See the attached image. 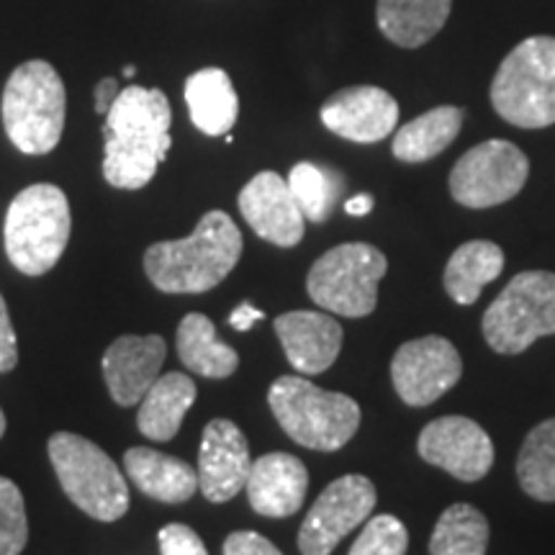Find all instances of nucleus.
Masks as SVG:
<instances>
[{"label": "nucleus", "mask_w": 555, "mask_h": 555, "mask_svg": "<svg viewBox=\"0 0 555 555\" xmlns=\"http://www.w3.org/2000/svg\"><path fill=\"white\" fill-rule=\"evenodd\" d=\"M172 108L159 88L129 86L119 93L103 124V178L121 191H139L168 159Z\"/></svg>", "instance_id": "1"}, {"label": "nucleus", "mask_w": 555, "mask_h": 555, "mask_svg": "<svg viewBox=\"0 0 555 555\" xmlns=\"http://www.w3.org/2000/svg\"><path fill=\"white\" fill-rule=\"evenodd\" d=\"M242 258V232L227 211H206L191 237L155 242L144 253V273L163 294H206Z\"/></svg>", "instance_id": "2"}, {"label": "nucleus", "mask_w": 555, "mask_h": 555, "mask_svg": "<svg viewBox=\"0 0 555 555\" xmlns=\"http://www.w3.org/2000/svg\"><path fill=\"white\" fill-rule=\"evenodd\" d=\"M67 93L47 60H29L11 73L0 114L11 144L24 155H50L65 131Z\"/></svg>", "instance_id": "3"}, {"label": "nucleus", "mask_w": 555, "mask_h": 555, "mask_svg": "<svg viewBox=\"0 0 555 555\" xmlns=\"http://www.w3.org/2000/svg\"><path fill=\"white\" fill-rule=\"evenodd\" d=\"M270 412L296 446L335 453L352 440L360 427L356 399L324 391L301 376H281L268 391Z\"/></svg>", "instance_id": "4"}, {"label": "nucleus", "mask_w": 555, "mask_h": 555, "mask_svg": "<svg viewBox=\"0 0 555 555\" xmlns=\"http://www.w3.org/2000/svg\"><path fill=\"white\" fill-rule=\"evenodd\" d=\"M73 214L60 185L34 183L11 201L3 224L5 255L24 275H44L65 253Z\"/></svg>", "instance_id": "5"}, {"label": "nucleus", "mask_w": 555, "mask_h": 555, "mask_svg": "<svg viewBox=\"0 0 555 555\" xmlns=\"http://www.w3.org/2000/svg\"><path fill=\"white\" fill-rule=\"evenodd\" d=\"M491 106L519 129L555 124V37H530L506 54L491 80Z\"/></svg>", "instance_id": "6"}, {"label": "nucleus", "mask_w": 555, "mask_h": 555, "mask_svg": "<svg viewBox=\"0 0 555 555\" xmlns=\"http://www.w3.org/2000/svg\"><path fill=\"white\" fill-rule=\"evenodd\" d=\"M50 461L62 491L99 522H116L129 512V486L106 450L75 433L50 437Z\"/></svg>", "instance_id": "7"}, {"label": "nucleus", "mask_w": 555, "mask_h": 555, "mask_svg": "<svg viewBox=\"0 0 555 555\" xmlns=\"http://www.w3.org/2000/svg\"><path fill=\"white\" fill-rule=\"evenodd\" d=\"M481 330L491 350L502 356H519L535 339L555 335V273H517L486 309Z\"/></svg>", "instance_id": "8"}, {"label": "nucleus", "mask_w": 555, "mask_h": 555, "mask_svg": "<svg viewBox=\"0 0 555 555\" xmlns=\"http://www.w3.org/2000/svg\"><path fill=\"white\" fill-rule=\"evenodd\" d=\"M388 270L386 255L365 242H347L324 253L307 275L311 301L330 314L360 319L373 314L378 283Z\"/></svg>", "instance_id": "9"}, {"label": "nucleus", "mask_w": 555, "mask_h": 555, "mask_svg": "<svg viewBox=\"0 0 555 555\" xmlns=\"http://www.w3.org/2000/svg\"><path fill=\"white\" fill-rule=\"evenodd\" d=\"M530 159L506 139L476 144L450 170V196L466 208L506 204L525 189Z\"/></svg>", "instance_id": "10"}, {"label": "nucleus", "mask_w": 555, "mask_h": 555, "mask_svg": "<svg viewBox=\"0 0 555 555\" xmlns=\"http://www.w3.org/2000/svg\"><path fill=\"white\" fill-rule=\"evenodd\" d=\"M376 502V486L371 478L360 474L335 478L304 519L298 530V551L301 555H332L356 527L371 519Z\"/></svg>", "instance_id": "11"}, {"label": "nucleus", "mask_w": 555, "mask_h": 555, "mask_svg": "<svg viewBox=\"0 0 555 555\" xmlns=\"http://www.w3.org/2000/svg\"><path fill=\"white\" fill-rule=\"evenodd\" d=\"M463 376L455 345L440 335L409 339L391 360V380L409 406H429Z\"/></svg>", "instance_id": "12"}, {"label": "nucleus", "mask_w": 555, "mask_h": 555, "mask_svg": "<svg viewBox=\"0 0 555 555\" xmlns=\"http://www.w3.org/2000/svg\"><path fill=\"white\" fill-rule=\"evenodd\" d=\"M422 461L442 468L457 481L476 483L494 466V442L478 422L448 414L429 422L416 442Z\"/></svg>", "instance_id": "13"}, {"label": "nucleus", "mask_w": 555, "mask_h": 555, "mask_svg": "<svg viewBox=\"0 0 555 555\" xmlns=\"http://www.w3.org/2000/svg\"><path fill=\"white\" fill-rule=\"evenodd\" d=\"M319 116L332 134L347 142L376 144L397 129L399 103L384 88L352 86L330 95Z\"/></svg>", "instance_id": "14"}, {"label": "nucleus", "mask_w": 555, "mask_h": 555, "mask_svg": "<svg viewBox=\"0 0 555 555\" xmlns=\"http://www.w3.org/2000/svg\"><path fill=\"white\" fill-rule=\"evenodd\" d=\"M249 457L247 437L229 420L208 422L198 448V489L208 502L224 504L247 486Z\"/></svg>", "instance_id": "15"}, {"label": "nucleus", "mask_w": 555, "mask_h": 555, "mask_svg": "<svg viewBox=\"0 0 555 555\" xmlns=\"http://www.w3.org/2000/svg\"><path fill=\"white\" fill-rule=\"evenodd\" d=\"M240 211L260 240L275 247H296L304 240L307 217L298 208L288 180L262 170L240 191Z\"/></svg>", "instance_id": "16"}, {"label": "nucleus", "mask_w": 555, "mask_h": 555, "mask_svg": "<svg viewBox=\"0 0 555 555\" xmlns=\"http://www.w3.org/2000/svg\"><path fill=\"white\" fill-rule=\"evenodd\" d=\"M168 345L159 335H121L103 356V378L111 399L119 406H134L144 399L152 384L163 376Z\"/></svg>", "instance_id": "17"}, {"label": "nucleus", "mask_w": 555, "mask_h": 555, "mask_svg": "<svg viewBox=\"0 0 555 555\" xmlns=\"http://www.w3.org/2000/svg\"><path fill=\"white\" fill-rule=\"evenodd\" d=\"M288 363L304 376L330 371L343 350V327L322 311H288L273 322Z\"/></svg>", "instance_id": "18"}, {"label": "nucleus", "mask_w": 555, "mask_h": 555, "mask_svg": "<svg viewBox=\"0 0 555 555\" xmlns=\"http://www.w3.org/2000/svg\"><path fill=\"white\" fill-rule=\"evenodd\" d=\"M247 499L262 517L296 515L309 491V470L291 453H266L253 461L247 476Z\"/></svg>", "instance_id": "19"}, {"label": "nucleus", "mask_w": 555, "mask_h": 555, "mask_svg": "<svg viewBox=\"0 0 555 555\" xmlns=\"http://www.w3.org/2000/svg\"><path fill=\"white\" fill-rule=\"evenodd\" d=\"M124 468L142 494L163 504H183L198 491V470L159 450L129 448L124 455Z\"/></svg>", "instance_id": "20"}, {"label": "nucleus", "mask_w": 555, "mask_h": 555, "mask_svg": "<svg viewBox=\"0 0 555 555\" xmlns=\"http://www.w3.org/2000/svg\"><path fill=\"white\" fill-rule=\"evenodd\" d=\"M183 99L193 127L206 137H224L237 124L240 95L227 69L204 67L193 73L183 86Z\"/></svg>", "instance_id": "21"}, {"label": "nucleus", "mask_w": 555, "mask_h": 555, "mask_svg": "<svg viewBox=\"0 0 555 555\" xmlns=\"http://www.w3.org/2000/svg\"><path fill=\"white\" fill-rule=\"evenodd\" d=\"M196 384L191 376L170 371L159 376L144 399L139 401L137 427L155 442H170L196 401Z\"/></svg>", "instance_id": "22"}, {"label": "nucleus", "mask_w": 555, "mask_h": 555, "mask_svg": "<svg viewBox=\"0 0 555 555\" xmlns=\"http://www.w3.org/2000/svg\"><path fill=\"white\" fill-rule=\"evenodd\" d=\"M453 0H378V29L401 50L433 41L448 24Z\"/></svg>", "instance_id": "23"}, {"label": "nucleus", "mask_w": 555, "mask_h": 555, "mask_svg": "<svg viewBox=\"0 0 555 555\" xmlns=\"http://www.w3.org/2000/svg\"><path fill=\"white\" fill-rule=\"evenodd\" d=\"M504 270V253L502 247L494 245L489 240H474L466 242L450 255L446 275L448 296L453 298L461 307H470L478 301L483 286H489L491 281H496Z\"/></svg>", "instance_id": "24"}, {"label": "nucleus", "mask_w": 555, "mask_h": 555, "mask_svg": "<svg viewBox=\"0 0 555 555\" xmlns=\"http://www.w3.org/2000/svg\"><path fill=\"white\" fill-rule=\"evenodd\" d=\"M178 358L191 373L204 378H229L240 367L234 347L217 339L214 322L206 314H185L178 324Z\"/></svg>", "instance_id": "25"}, {"label": "nucleus", "mask_w": 555, "mask_h": 555, "mask_svg": "<svg viewBox=\"0 0 555 555\" xmlns=\"http://www.w3.org/2000/svg\"><path fill=\"white\" fill-rule=\"evenodd\" d=\"M463 127V108L457 106H437L427 114L416 116L409 124H404L393 137L391 152L401 163L416 165L427 163L446 152L455 137L461 134Z\"/></svg>", "instance_id": "26"}, {"label": "nucleus", "mask_w": 555, "mask_h": 555, "mask_svg": "<svg viewBox=\"0 0 555 555\" xmlns=\"http://www.w3.org/2000/svg\"><path fill=\"white\" fill-rule=\"evenodd\" d=\"M489 519L470 504H453L437 519L429 555H486Z\"/></svg>", "instance_id": "27"}, {"label": "nucleus", "mask_w": 555, "mask_h": 555, "mask_svg": "<svg viewBox=\"0 0 555 555\" xmlns=\"http://www.w3.org/2000/svg\"><path fill=\"white\" fill-rule=\"evenodd\" d=\"M517 478L527 496L555 502V416L525 437L517 457Z\"/></svg>", "instance_id": "28"}, {"label": "nucleus", "mask_w": 555, "mask_h": 555, "mask_svg": "<svg viewBox=\"0 0 555 555\" xmlns=\"http://www.w3.org/2000/svg\"><path fill=\"white\" fill-rule=\"evenodd\" d=\"M288 189L294 193L304 217L314 221V224H324L332 217V208H335L339 178L314 163H298L288 172Z\"/></svg>", "instance_id": "29"}, {"label": "nucleus", "mask_w": 555, "mask_h": 555, "mask_svg": "<svg viewBox=\"0 0 555 555\" xmlns=\"http://www.w3.org/2000/svg\"><path fill=\"white\" fill-rule=\"evenodd\" d=\"M29 540L24 494L11 478L0 476V555H21Z\"/></svg>", "instance_id": "30"}, {"label": "nucleus", "mask_w": 555, "mask_h": 555, "mask_svg": "<svg viewBox=\"0 0 555 555\" xmlns=\"http://www.w3.org/2000/svg\"><path fill=\"white\" fill-rule=\"evenodd\" d=\"M409 532L404 522L393 515H376L363 525L347 555H406Z\"/></svg>", "instance_id": "31"}, {"label": "nucleus", "mask_w": 555, "mask_h": 555, "mask_svg": "<svg viewBox=\"0 0 555 555\" xmlns=\"http://www.w3.org/2000/svg\"><path fill=\"white\" fill-rule=\"evenodd\" d=\"M159 555H208L204 540L189 525H168L159 530Z\"/></svg>", "instance_id": "32"}, {"label": "nucleus", "mask_w": 555, "mask_h": 555, "mask_svg": "<svg viewBox=\"0 0 555 555\" xmlns=\"http://www.w3.org/2000/svg\"><path fill=\"white\" fill-rule=\"evenodd\" d=\"M224 555H283L268 538L240 530L224 540Z\"/></svg>", "instance_id": "33"}, {"label": "nucleus", "mask_w": 555, "mask_h": 555, "mask_svg": "<svg viewBox=\"0 0 555 555\" xmlns=\"http://www.w3.org/2000/svg\"><path fill=\"white\" fill-rule=\"evenodd\" d=\"M18 365V345L16 332H13L9 304L0 296V373H9Z\"/></svg>", "instance_id": "34"}, {"label": "nucleus", "mask_w": 555, "mask_h": 555, "mask_svg": "<svg viewBox=\"0 0 555 555\" xmlns=\"http://www.w3.org/2000/svg\"><path fill=\"white\" fill-rule=\"evenodd\" d=\"M121 88H119V80L116 78H103L99 86H95L93 95H95V114L99 116H106L111 106H114V101L119 99Z\"/></svg>", "instance_id": "35"}, {"label": "nucleus", "mask_w": 555, "mask_h": 555, "mask_svg": "<svg viewBox=\"0 0 555 555\" xmlns=\"http://www.w3.org/2000/svg\"><path fill=\"white\" fill-rule=\"evenodd\" d=\"M262 317L266 314H262L258 307H253V304L245 301V304H240L232 314H229V327L237 330V332H247V330H253L258 322H262Z\"/></svg>", "instance_id": "36"}, {"label": "nucleus", "mask_w": 555, "mask_h": 555, "mask_svg": "<svg viewBox=\"0 0 555 555\" xmlns=\"http://www.w3.org/2000/svg\"><path fill=\"white\" fill-rule=\"evenodd\" d=\"M373 196H367V193H360V196H352L350 201L345 204V211L350 214V217H365V214L373 211Z\"/></svg>", "instance_id": "37"}, {"label": "nucleus", "mask_w": 555, "mask_h": 555, "mask_svg": "<svg viewBox=\"0 0 555 555\" xmlns=\"http://www.w3.org/2000/svg\"><path fill=\"white\" fill-rule=\"evenodd\" d=\"M134 75H137V67L134 65H127V67H124V78H134Z\"/></svg>", "instance_id": "38"}, {"label": "nucleus", "mask_w": 555, "mask_h": 555, "mask_svg": "<svg viewBox=\"0 0 555 555\" xmlns=\"http://www.w3.org/2000/svg\"><path fill=\"white\" fill-rule=\"evenodd\" d=\"M5 435V416H3V409H0V437Z\"/></svg>", "instance_id": "39"}]
</instances>
